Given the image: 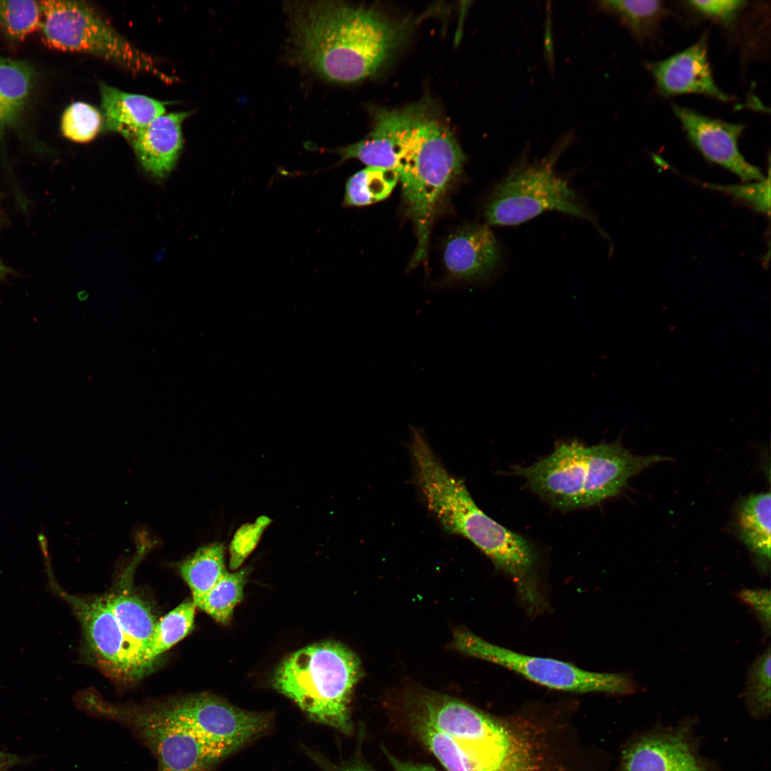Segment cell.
Masks as SVG:
<instances>
[{
  "label": "cell",
  "mask_w": 771,
  "mask_h": 771,
  "mask_svg": "<svg viewBox=\"0 0 771 771\" xmlns=\"http://www.w3.org/2000/svg\"><path fill=\"white\" fill-rule=\"evenodd\" d=\"M290 19L298 58L323 79L341 84L380 71L413 24L371 6L329 1L293 6Z\"/></svg>",
  "instance_id": "1"
},
{
  "label": "cell",
  "mask_w": 771,
  "mask_h": 771,
  "mask_svg": "<svg viewBox=\"0 0 771 771\" xmlns=\"http://www.w3.org/2000/svg\"><path fill=\"white\" fill-rule=\"evenodd\" d=\"M414 477L428 509L446 531L463 536L508 575L524 602L538 593L533 545L485 514L464 482L445 468L423 432L411 428L409 441Z\"/></svg>",
  "instance_id": "2"
},
{
  "label": "cell",
  "mask_w": 771,
  "mask_h": 771,
  "mask_svg": "<svg viewBox=\"0 0 771 771\" xmlns=\"http://www.w3.org/2000/svg\"><path fill=\"white\" fill-rule=\"evenodd\" d=\"M401 152L397 168L417 246L410 266L423 261L431 225L442 198L460 174L463 152L449 126L428 102L395 109Z\"/></svg>",
  "instance_id": "3"
},
{
  "label": "cell",
  "mask_w": 771,
  "mask_h": 771,
  "mask_svg": "<svg viewBox=\"0 0 771 771\" xmlns=\"http://www.w3.org/2000/svg\"><path fill=\"white\" fill-rule=\"evenodd\" d=\"M75 702L84 712L124 725L151 752L156 771H209L232 752L200 726L195 694L144 703H112L91 691Z\"/></svg>",
  "instance_id": "4"
},
{
  "label": "cell",
  "mask_w": 771,
  "mask_h": 771,
  "mask_svg": "<svg viewBox=\"0 0 771 771\" xmlns=\"http://www.w3.org/2000/svg\"><path fill=\"white\" fill-rule=\"evenodd\" d=\"M668 459L636 455L618 442L588 446L573 440L557 445L531 465L515 468L513 473L550 505L568 511L617 495L632 477Z\"/></svg>",
  "instance_id": "5"
},
{
  "label": "cell",
  "mask_w": 771,
  "mask_h": 771,
  "mask_svg": "<svg viewBox=\"0 0 771 771\" xmlns=\"http://www.w3.org/2000/svg\"><path fill=\"white\" fill-rule=\"evenodd\" d=\"M361 675L355 652L342 643L326 641L286 657L275 672L273 685L313 720L348 733L352 730L351 699Z\"/></svg>",
  "instance_id": "6"
},
{
  "label": "cell",
  "mask_w": 771,
  "mask_h": 771,
  "mask_svg": "<svg viewBox=\"0 0 771 771\" xmlns=\"http://www.w3.org/2000/svg\"><path fill=\"white\" fill-rule=\"evenodd\" d=\"M40 3L39 30L50 48L94 55L130 71L152 74L166 83L173 81L150 56L130 43L85 2L46 0Z\"/></svg>",
  "instance_id": "7"
},
{
  "label": "cell",
  "mask_w": 771,
  "mask_h": 771,
  "mask_svg": "<svg viewBox=\"0 0 771 771\" xmlns=\"http://www.w3.org/2000/svg\"><path fill=\"white\" fill-rule=\"evenodd\" d=\"M554 158L514 166L493 188L484 215L489 224L513 226L548 211L568 213L595 224L593 217L553 168Z\"/></svg>",
  "instance_id": "8"
},
{
  "label": "cell",
  "mask_w": 771,
  "mask_h": 771,
  "mask_svg": "<svg viewBox=\"0 0 771 771\" xmlns=\"http://www.w3.org/2000/svg\"><path fill=\"white\" fill-rule=\"evenodd\" d=\"M451 647L508 668L550 689L614 695L631 694L636 689L634 681L626 674L590 672L561 660L518 653L485 641L465 629L455 631Z\"/></svg>",
  "instance_id": "9"
},
{
  "label": "cell",
  "mask_w": 771,
  "mask_h": 771,
  "mask_svg": "<svg viewBox=\"0 0 771 771\" xmlns=\"http://www.w3.org/2000/svg\"><path fill=\"white\" fill-rule=\"evenodd\" d=\"M621 765L622 771H720L685 723L640 732L625 747Z\"/></svg>",
  "instance_id": "10"
},
{
  "label": "cell",
  "mask_w": 771,
  "mask_h": 771,
  "mask_svg": "<svg viewBox=\"0 0 771 771\" xmlns=\"http://www.w3.org/2000/svg\"><path fill=\"white\" fill-rule=\"evenodd\" d=\"M49 589L64 599L79 620L86 645L99 665L121 679L139 677L128 653L122 630L105 597L89 599L66 593L56 580Z\"/></svg>",
  "instance_id": "11"
},
{
  "label": "cell",
  "mask_w": 771,
  "mask_h": 771,
  "mask_svg": "<svg viewBox=\"0 0 771 771\" xmlns=\"http://www.w3.org/2000/svg\"><path fill=\"white\" fill-rule=\"evenodd\" d=\"M692 143L708 161L732 172L744 181L765 178L761 171L749 163L740 151L738 139L745 126L702 114L692 109L672 105Z\"/></svg>",
  "instance_id": "12"
},
{
  "label": "cell",
  "mask_w": 771,
  "mask_h": 771,
  "mask_svg": "<svg viewBox=\"0 0 771 771\" xmlns=\"http://www.w3.org/2000/svg\"><path fill=\"white\" fill-rule=\"evenodd\" d=\"M707 34L685 49L649 65L658 91L670 96L701 94L720 101L732 98L715 84L707 55Z\"/></svg>",
  "instance_id": "13"
},
{
  "label": "cell",
  "mask_w": 771,
  "mask_h": 771,
  "mask_svg": "<svg viewBox=\"0 0 771 771\" xmlns=\"http://www.w3.org/2000/svg\"><path fill=\"white\" fill-rule=\"evenodd\" d=\"M443 259L452 278L479 281L495 270L500 263V251L495 235L487 225L470 224L450 236Z\"/></svg>",
  "instance_id": "14"
},
{
  "label": "cell",
  "mask_w": 771,
  "mask_h": 771,
  "mask_svg": "<svg viewBox=\"0 0 771 771\" xmlns=\"http://www.w3.org/2000/svg\"><path fill=\"white\" fill-rule=\"evenodd\" d=\"M188 115L184 111L163 114L129 141L151 175L163 177L175 166L183 145L182 124Z\"/></svg>",
  "instance_id": "15"
},
{
  "label": "cell",
  "mask_w": 771,
  "mask_h": 771,
  "mask_svg": "<svg viewBox=\"0 0 771 771\" xmlns=\"http://www.w3.org/2000/svg\"><path fill=\"white\" fill-rule=\"evenodd\" d=\"M120 590L105 596L126 640L139 677L146 671L143 657L157 623L149 605L131 590V582L121 580Z\"/></svg>",
  "instance_id": "16"
},
{
  "label": "cell",
  "mask_w": 771,
  "mask_h": 771,
  "mask_svg": "<svg viewBox=\"0 0 771 771\" xmlns=\"http://www.w3.org/2000/svg\"><path fill=\"white\" fill-rule=\"evenodd\" d=\"M104 125L130 141L143 128L165 114L166 103L151 97L123 91L99 84Z\"/></svg>",
  "instance_id": "17"
},
{
  "label": "cell",
  "mask_w": 771,
  "mask_h": 771,
  "mask_svg": "<svg viewBox=\"0 0 771 771\" xmlns=\"http://www.w3.org/2000/svg\"><path fill=\"white\" fill-rule=\"evenodd\" d=\"M34 82L30 64L0 56V143L8 131L20 125Z\"/></svg>",
  "instance_id": "18"
},
{
  "label": "cell",
  "mask_w": 771,
  "mask_h": 771,
  "mask_svg": "<svg viewBox=\"0 0 771 771\" xmlns=\"http://www.w3.org/2000/svg\"><path fill=\"white\" fill-rule=\"evenodd\" d=\"M770 493L752 495L744 499L737 510V530L748 549L763 563L770 560Z\"/></svg>",
  "instance_id": "19"
},
{
  "label": "cell",
  "mask_w": 771,
  "mask_h": 771,
  "mask_svg": "<svg viewBox=\"0 0 771 771\" xmlns=\"http://www.w3.org/2000/svg\"><path fill=\"white\" fill-rule=\"evenodd\" d=\"M224 554L223 544L213 543L201 547L180 563L179 572L191 590L196 608L227 571Z\"/></svg>",
  "instance_id": "20"
},
{
  "label": "cell",
  "mask_w": 771,
  "mask_h": 771,
  "mask_svg": "<svg viewBox=\"0 0 771 771\" xmlns=\"http://www.w3.org/2000/svg\"><path fill=\"white\" fill-rule=\"evenodd\" d=\"M196 606L186 600L157 621L155 630L143 657L146 670L163 652L187 636L193 629Z\"/></svg>",
  "instance_id": "21"
},
{
  "label": "cell",
  "mask_w": 771,
  "mask_h": 771,
  "mask_svg": "<svg viewBox=\"0 0 771 771\" xmlns=\"http://www.w3.org/2000/svg\"><path fill=\"white\" fill-rule=\"evenodd\" d=\"M600 6L618 17L635 38L644 41L654 35L668 14L664 2L648 1H601Z\"/></svg>",
  "instance_id": "22"
},
{
  "label": "cell",
  "mask_w": 771,
  "mask_h": 771,
  "mask_svg": "<svg viewBox=\"0 0 771 771\" xmlns=\"http://www.w3.org/2000/svg\"><path fill=\"white\" fill-rule=\"evenodd\" d=\"M398 181L392 170L366 166L352 175L346 183L343 205L362 206L386 199Z\"/></svg>",
  "instance_id": "23"
},
{
  "label": "cell",
  "mask_w": 771,
  "mask_h": 771,
  "mask_svg": "<svg viewBox=\"0 0 771 771\" xmlns=\"http://www.w3.org/2000/svg\"><path fill=\"white\" fill-rule=\"evenodd\" d=\"M248 573L246 568L233 573L226 571L198 608L216 621L228 623L236 605L243 599Z\"/></svg>",
  "instance_id": "24"
},
{
  "label": "cell",
  "mask_w": 771,
  "mask_h": 771,
  "mask_svg": "<svg viewBox=\"0 0 771 771\" xmlns=\"http://www.w3.org/2000/svg\"><path fill=\"white\" fill-rule=\"evenodd\" d=\"M40 1L0 0V30L14 41H21L39 29Z\"/></svg>",
  "instance_id": "25"
},
{
  "label": "cell",
  "mask_w": 771,
  "mask_h": 771,
  "mask_svg": "<svg viewBox=\"0 0 771 771\" xmlns=\"http://www.w3.org/2000/svg\"><path fill=\"white\" fill-rule=\"evenodd\" d=\"M768 647L750 667L745 689V699L749 712L756 719H763L770 712L771 655Z\"/></svg>",
  "instance_id": "26"
},
{
  "label": "cell",
  "mask_w": 771,
  "mask_h": 771,
  "mask_svg": "<svg viewBox=\"0 0 771 771\" xmlns=\"http://www.w3.org/2000/svg\"><path fill=\"white\" fill-rule=\"evenodd\" d=\"M104 117L94 106L81 101L71 104L64 111L61 130L66 138L76 143L91 141L102 129Z\"/></svg>",
  "instance_id": "27"
},
{
  "label": "cell",
  "mask_w": 771,
  "mask_h": 771,
  "mask_svg": "<svg viewBox=\"0 0 771 771\" xmlns=\"http://www.w3.org/2000/svg\"><path fill=\"white\" fill-rule=\"evenodd\" d=\"M770 176L754 183L745 185H717L704 183V186L722 191L740 199L755 210L770 216Z\"/></svg>",
  "instance_id": "28"
},
{
  "label": "cell",
  "mask_w": 771,
  "mask_h": 771,
  "mask_svg": "<svg viewBox=\"0 0 771 771\" xmlns=\"http://www.w3.org/2000/svg\"><path fill=\"white\" fill-rule=\"evenodd\" d=\"M743 0H695L687 5L698 14L723 24L733 22L746 6Z\"/></svg>",
  "instance_id": "29"
},
{
  "label": "cell",
  "mask_w": 771,
  "mask_h": 771,
  "mask_svg": "<svg viewBox=\"0 0 771 771\" xmlns=\"http://www.w3.org/2000/svg\"><path fill=\"white\" fill-rule=\"evenodd\" d=\"M739 598L750 607L758 618L760 622L770 633L771 599L770 593L766 588L742 589L738 593Z\"/></svg>",
  "instance_id": "30"
},
{
  "label": "cell",
  "mask_w": 771,
  "mask_h": 771,
  "mask_svg": "<svg viewBox=\"0 0 771 771\" xmlns=\"http://www.w3.org/2000/svg\"><path fill=\"white\" fill-rule=\"evenodd\" d=\"M386 755L394 771H437L433 767L428 765L403 761L388 752H386Z\"/></svg>",
  "instance_id": "31"
},
{
  "label": "cell",
  "mask_w": 771,
  "mask_h": 771,
  "mask_svg": "<svg viewBox=\"0 0 771 771\" xmlns=\"http://www.w3.org/2000/svg\"><path fill=\"white\" fill-rule=\"evenodd\" d=\"M21 762L17 755L0 751V771H6Z\"/></svg>",
  "instance_id": "32"
},
{
  "label": "cell",
  "mask_w": 771,
  "mask_h": 771,
  "mask_svg": "<svg viewBox=\"0 0 771 771\" xmlns=\"http://www.w3.org/2000/svg\"><path fill=\"white\" fill-rule=\"evenodd\" d=\"M343 771H370V770H368L367 768L363 767V766L357 765V766H352V767H348L346 770H344Z\"/></svg>",
  "instance_id": "33"
},
{
  "label": "cell",
  "mask_w": 771,
  "mask_h": 771,
  "mask_svg": "<svg viewBox=\"0 0 771 771\" xmlns=\"http://www.w3.org/2000/svg\"><path fill=\"white\" fill-rule=\"evenodd\" d=\"M9 269L0 260V278L4 277L8 272Z\"/></svg>",
  "instance_id": "34"
}]
</instances>
